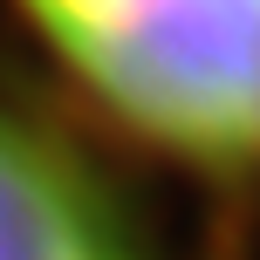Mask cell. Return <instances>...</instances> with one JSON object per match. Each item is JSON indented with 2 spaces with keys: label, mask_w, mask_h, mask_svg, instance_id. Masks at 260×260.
I'll return each instance as SVG.
<instances>
[{
  "label": "cell",
  "mask_w": 260,
  "mask_h": 260,
  "mask_svg": "<svg viewBox=\"0 0 260 260\" xmlns=\"http://www.w3.org/2000/svg\"><path fill=\"white\" fill-rule=\"evenodd\" d=\"M117 137L219 185L260 178V0H7Z\"/></svg>",
  "instance_id": "cell-1"
},
{
  "label": "cell",
  "mask_w": 260,
  "mask_h": 260,
  "mask_svg": "<svg viewBox=\"0 0 260 260\" xmlns=\"http://www.w3.org/2000/svg\"><path fill=\"white\" fill-rule=\"evenodd\" d=\"M0 260H165V247L55 117L0 96Z\"/></svg>",
  "instance_id": "cell-2"
}]
</instances>
